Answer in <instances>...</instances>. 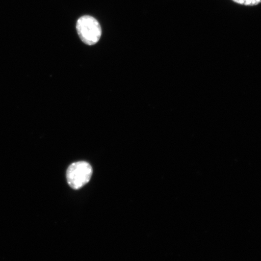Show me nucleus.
Masks as SVG:
<instances>
[{
  "mask_svg": "<svg viewBox=\"0 0 261 261\" xmlns=\"http://www.w3.org/2000/svg\"><path fill=\"white\" fill-rule=\"evenodd\" d=\"M237 5L253 7L259 5L261 3V0H231Z\"/></svg>",
  "mask_w": 261,
  "mask_h": 261,
  "instance_id": "obj_3",
  "label": "nucleus"
},
{
  "mask_svg": "<svg viewBox=\"0 0 261 261\" xmlns=\"http://www.w3.org/2000/svg\"><path fill=\"white\" fill-rule=\"evenodd\" d=\"M93 169L89 163L84 161L72 163L66 173L68 184L71 188L79 189L90 180Z\"/></svg>",
  "mask_w": 261,
  "mask_h": 261,
  "instance_id": "obj_2",
  "label": "nucleus"
},
{
  "mask_svg": "<svg viewBox=\"0 0 261 261\" xmlns=\"http://www.w3.org/2000/svg\"><path fill=\"white\" fill-rule=\"evenodd\" d=\"M77 34L85 44L92 45L99 41L102 29L97 19L89 15L82 16L76 23Z\"/></svg>",
  "mask_w": 261,
  "mask_h": 261,
  "instance_id": "obj_1",
  "label": "nucleus"
}]
</instances>
